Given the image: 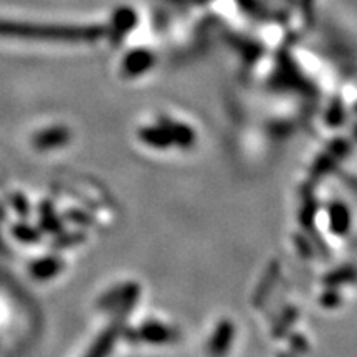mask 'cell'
I'll list each match as a JSON object with an SVG mask.
<instances>
[{"label":"cell","instance_id":"cell-4","mask_svg":"<svg viewBox=\"0 0 357 357\" xmlns=\"http://www.w3.org/2000/svg\"><path fill=\"white\" fill-rule=\"evenodd\" d=\"M12 234L15 235V238H17V240H20V242L32 243V242H37V240H38V234H37V230L30 229V227H26V225H19V227H15V229L12 230Z\"/></svg>","mask_w":357,"mask_h":357},{"label":"cell","instance_id":"cell-3","mask_svg":"<svg viewBox=\"0 0 357 357\" xmlns=\"http://www.w3.org/2000/svg\"><path fill=\"white\" fill-rule=\"evenodd\" d=\"M60 266L61 265H60V261H58V260H53V258H47V260L35 261L32 268H30V271H32V275L37 280H48L50 276H53L58 270H60Z\"/></svg>","mask_w":357,"mask_h":357},{"label":"cell","instance_id":"cell-1","mask_svg":"<svg viewBox=\"0 0 357 357\" xmlns=\"http://www.w3.org/2000/svg\"><path fill=\"white\" fill-rule=\"evenodd\" d=\"M0 35L3 37L22 38H45V40H82L95 38L100 35L98 29H77V26H55V25H32L19 22L0 20Z\"/></svg>","mask_w":357,"mask_h":357},{"label":"cell","instance_id":"cell-2","mask_svg":"<svg viewBox=\"0 0 357 357\" xmlns=\"http://www.w3.org/2000/svg\"><path fill=\"white\" fill-rule=\"evenodd\" d=\"M65 139L66 132L63 129H48V131L40 132L33 137V144L37 149H50V147L61 144Z\"/></svg>","mask_w":357,"mask_h":357}]
</instances>
